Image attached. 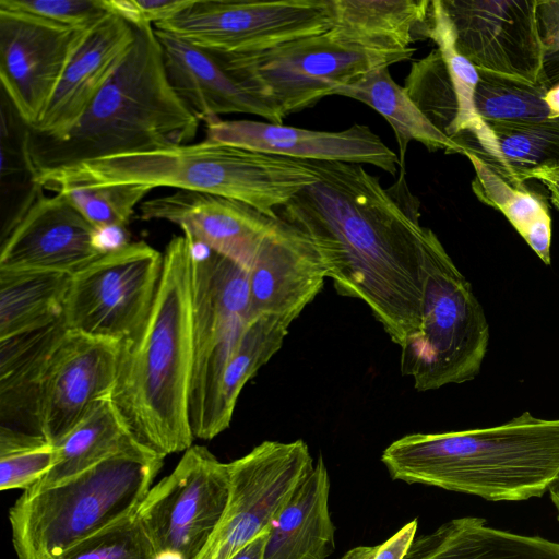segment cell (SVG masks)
<instances>
[{"label": "cell", "mask_w": 559, "mask_h": 559, "mask_svg": "<svg viewBox=\"0 0 559 559\" xmlns=\"http://www.w3.org/2000/svg\"><path fill=\"white\" fill-rule=\"evenodd\" d=\"M548 491L550 495V499L556 508L557 511V520L559 521V472L555 476V478L551 480Z\"/></svg>", "instance_id": "obj_45"}, {"label": "cell", "mask_w": 559, "mask_h": 559, "mask_svg": "<svg viewBox=\"0 0 559 559\" xmlns=\"http://www.w3.org/2000/svg\"><path fill=\"white\" fill-rule=\"evenodd\" d=\"M56 461L55 445L43 436L0 427V489H29Z\"/></svg>", "instance_id": "obj_35"}, {"label": "cell", "mask_w": 559, "mask_h": 559, "mask_svg": "<svg viewBox=\"0 0 559 559\" xmlns=\"http://www.w3.org/2000/svg\"><path fill=\"white\" fill-rule=\"evenodd\" d=\"M464 155L475 170L472 189L485 204L500 211L547 265L550 264L551 218L546 200L525 187L519 188L469 152Z\"/></svg>", "instance_id": "obj_30"}, {"label": "cell", "mask_w": 559, "mask_h": 559, "mask_svg": "<svg viewBox=\"0 0 559 559\" xmlns=\"http://www.w3.org/2000/svg\"><path fill=\"white\" fill-rule=\"evenodd\" d=\"M151 188L139 185L80 186L66 188L67 200L97 229L124 228Z\"/></svg>", "instance_id": "obj_37"}, {"label": "cell", "mask_w": 559, "mask_h": 559, "mask_svg": "<svg viewBox=\"0 0 559 559\" xmlns=\"http://www.w3.org/2000/svg\"><path fill=\"white\" fill-rule=\"evenodd\" d=\"M479 71L474 104L484 121L551 118L545 102L550 85Z\"/></svg>", "instance_id": "obj_33"}, {"label": "cell", "mask_w": 559, "mask_h": 559, "mask_svg": "<svg viewBox=\"0 0 559 559\" xmlns=\"http://www.w3.org/2000/svg\"><path fill=\"white\" fill-rule=\"evenodd\" d=\"M34 183L55 193L70 187L139 185L205 192L241 201L272 218L317 175L308 160L204 140L84 160L39 171Z\"/></svg>", "instance_id": "obj_5"}, {"label": "cell", "mask_w": 559, "mask_h": 559, "mask_svg": "<svg viewBox=\"0 0 559 559\" xmlns=\"http://www.w3.org/2000/svg\"><path fill=\"white\" fill-rule=\"evenodd\" d=\"M333 24V0H193L154 28L207 51L257 53Z\"/></svg>", "instance_id": "obj_10"}, {"label": "cell", "mask_w": 559, "mask_h": 559, "mask_svg": "<svg viewBox=\"0 0 559 559\" xmlns=\"http://www.w3.org/2000/svg\"><path fill=\"white\" fill-rule=\"evenodd\" d=\"M134 444L110 399L100 400L55 444L51 469L24 491L33 493L59 485Z\"/></svg>", "instance_id": "obj_28"}, {"label": "cell", "mask_w": 559, "mask_h": 559, "mask_svg": "<svg viewBox=\"0 0 559 559\" xmlns=\"http://www.w3.org/2000/svg\"><path fill=\"white\" fill-rule=\"evenodd\" d=\"M205 140L301 160L369 164L392 176L399 156L368 126L353 124L341 131H318L253 120L205 122Z\"/></svg>", "instance_id": "obj_18"}, {"label": "cell", "mask_w": 559, "mask_h": 559, "mask_svg": "<svg viewBox=\"0 0 559 559\" xmlns=\"http://www.w3.org/2000/svg\"><path fill=\"white\" fill-rule=\"evenodd\" d=\"M416 531L415 519L379 545L372 559H403L415 538Z\"/></svg>", "instance_id": "obj_41"}, {"label": "cell", "mask_w": 559, "mask_h": 559, "mask_svg": "<svg viewBox=\"0 0 559 559\" xmlns=\"http://www.w3.org/2000/svg\"><path fill=\"white\" fill-rule=\"evenodd\" d=\"M326 277L312 240L278 217L248 270L251 319L271 316L290 325Z\"/></svg>", "instance_id": "obj_19"}, {"label": "cell", "mask_w": 559, "mask_h": 559, "mask_svg": "<svg viewBox=\"0 0 559 559\" xmlns=\"http://www.w3.org/2000/svg\"><path fill=\"white\" fill-rule=\"evenodd\" d=\"M193 0H105L109 12L116 13L132 25H155L167 21Z\"/></svg>", "instance_id": "obj_39"}, {"label": "cell", "mask_w": 559, "mask_h": 559, "mask_svg": "<svg viewBox=\"0 0 559 559\" xmlns=\"http://www.w3.org/2000/svg\"><path fill=\"white\" fill-rule=\"evenodd\" d=\"M330 478L320 456L269 531L264 559H325L335 549Z\"/></svg>", "instance_id": "obj_25"}, {"label": "cell", "mask_w": 559, "mask_h": 559, "mask_svg": "<svg viewBox=\"0 0 559 559\" xmlns=\"http://www.w3.org/2000/svg\"><path fill=\"white\" fill-rule=\"evenodd\" d=\"M403 559H559V542L490 527L463 516L415 537Z\"/></svg>", "instance_id": "obj_26"}, {"label": "cell", "mask_w": 559, "mask_h": 559, "mask_svg": "<svg viewBox=\"0 0 559 559\" xmlns=\"http://www.w3.org/2000/svg\"><path fill=\"white\" fill-rule=\"evenodd\" d=\"M485 122L515 187L535 169L559 166V117Z\"/></svg>", "instance_id": "obj_31"}, {"label": "cell", "mask_w": 559, "mask_h": 559, "mask_svg": "<svg viewBox=\"0 0 559 559\" xmlns=\"http://www.w3.org/2000/svg\"><path fill=\"white\" fill-rule=\"evenodd\" d=\"M71 277L49 271H0V340L62 317Z\"/></svg>", "instance_id": "obj_29"}, {"label": "cell", "mask_w": 559, "mask_h": 559, "mask_svg": "<svg viewBox=\"0 0 559 559\" xmlns=\"http://www.w3.org/2000/svg\"><path fill=\"white\" fill-rule=\"evenodd\" d=\"M67 331L62 316L0 340L1 427L41 436L37 423L38 384L50 352Z\"/></svg>", "instance_id": "obj_24"}, {"label": "cell", "mask_w": 559, "mask_h": 559, "mask_svg": "<svg viewBox=\"0 0 559 559\" xmlns=\"http://www.w3.org/2000/svg\"><path fill=\"white\" fill-rule=\"evenodd\" d=\"M169 81L200 121L227 114H249L281 124L276 106L226 70L207 50L156 31Z\"/></svg>", "instance_id": "obj_22"}, {"label": "cell", "mask_w": 559, "mask_h": 559, "mask_svg": "<svg viewBox=\"0 0 559 559\" xmlns=\"http://www.w3.org/2000/svg\"><path fill=\"white\" fill-rule=\"evenodd\" d=\"M229 495L228 463L205 447L187 449L136 509L159 559H199L222 523Z\"/></svg>", "instance_id": "obj_12"}, {"label": "cell", "mask_w": 559, "mask_h": 559, "mask_svg": "<svg viewBox=\"0 0 559 559\" xmlns=\"http://www.w3.org/2000/svg\"><path fill=\"white\" fill-rule=\"evenodd\" d=\"M192 254L193 241L185 234L167 243L148 316L119 344L109 397L130 437L162 457L185 452L194 439L189 420Z\"/></svg>", "instance_id": "obj_2"}, {"label": "cell", "mask_w": 559, "mask_h": 559, "mask_svg": "<svg viewBox=\"0 0 559 559\" xmlns=\"http://www.w3.org/2000/svg\"><path fill=\"white\" fill-rule=\"evenodd\" d=\"M545 102L547 103L550 111L551 118L559 117V83L550 86L545 95Z\"/></svg>", "instance_id": "obj_44"}, {"label": "cell", "mask_w": 559, "mask_h": 559, "mask_svg": "<svg viewBox=\"0 0 559 559\" xmlns=\"http://www.w3.org/2000/svg\"><path fill=\"white\" fill-rule=\"evenodd\" d=\"M222 66L285 118L335 95L368 71L406 61L335 38L330 31L257 53L211 51Z\"/></svg>", "instance_id": "obj_9"}, {"label": "cell", "mask_w": 559, "mask_h": 559, "mask_svg": "<svg viewBox=\"0 0 559 559\" xmlns=\"http://www.w3.org/2000/svg\"><path fill=\"white\" fill-rule=\"evenodd\" d=\"M105 252L98 229L62 193L33 194L9 224L0 271H49L74 275Z\"/></svg>", "instance_id": "obj_16"}, {"label": "cell", "mask_w": 559, "mask_h": 559, "mask_svg": "<svg viewBox=\"0 0 559 559\" xmlns=\"http://www.w3.org/2000/svg\"><path fill=\"white\" fill-rule=\"evenodd\" d=\"M122 62L64 135L50 138L25 127L31 173L129 153L190 143L200 120L173 87L153 25H135Z\"/></svg>", "instance_id": "obj_3"}, {"label": "cell", "mask_w": 559, "mask_h": 559, "mask_svg": "<svg viewBox=\"0 0 559 559\" xmlns=\"http://www.w3.org/2000/svg\"><path fill=\"white\" fill-rule=\"evenodd\" d=\"M532 179L542 182L549 192L551 203L559 211V166L535 169L524 176L523 182Z\"/></svg>", "instance_id": "obj_42"}, {"label": "cell", "mask_w": 559, "mask_h": 559, "mask_svg": "<svg viewBox=\"0 0 559 559\" xmlns=\"http://www.w3.org/2000/svg\"><path fill=\"white\" fill-rule=\"evenodd\" d=\"M308 163L317 180L277 216L312 240L338 294L364 301L402 346L419 330L426 280L448 252L420 225L405 170L384 188L359 164Z\"/></svg>", "instance_id": "obj_1"}, {"label": "cell", "mask_w": 559, "mask_h": 559, "mask_svg": "<svg viewBox=\"0 0 559 559\" xmlns=\"http://www.w3.org/2000/svg\"><path fill=\"white\" fill-rule=\"evenodd\" d=\"M378 546H358L348 550L341 559H372Z\"/></svg>", "instance_id": "obj_43"}, {"label": "cell", "mask_w": 559, "mask_h": 559, "mask_svg": "<svg viewBox=\"0 0 559 559\" xmlns=\"http://www.w3.org/2000/svg\"><path fill=\"white\" fill-rule=\"evenodd\" d=\"M405 91L445 135L454 140L457 100L443 59L436 48L414 62L405 80Z\"/></svg>", "instance_id": "obj_34"}, {"label": "cell", "mask_w": 559, "mask_h": 559, "mask_svg": "<svg viewBox=\"0 0 559 559\" xmlns=\"http://www.w3.org/2000/svg\"><path fill=\"white\" fill-rule=\"evenodd\" d=\"M335 95L368 105L389 122L399 146V170H405V157L411 141L421 143L429 151L464 153L463 146L440 131L405 88L394 82L389 67L368 71L355 82L338 88Z\"/></svg>", "instance_id": "obj_27"}, {"label": "cell", "mask_w": 559, "mask_h": 559, "mask_svg": "<svg viewBox=\"0 0 559 559\" xmlns=\"http://www.w3.org/2000/svg\"><path fill=\"white\" fill-rule=\"evenodd\" d=\"M381 461L394 480L490 501L543 496L559 472V419L528 412L490 428L406 435Z\"/></svg>", "instance_id": "obj_4"}, {"label": "cell", "mask_w": 559, "mask_h": 559, "mask_svg": "<svg viewBox=\"0 0 559 559\" xmlns=\"http://www.w3.org/2000/svg\"><path fill=\"white\" fill-rule=\"evenodd\" d=\"M135 36V25L112 12L90 26L73 49L41 117L31 129L60 138L73 128L116 72Z\"/></svg>", "instance_id": "obj_21"}, {"label": "cell", "mask_w": 559, "mask_h": 559, "mask_svg": "<svg viewBox=\"0 0 559 559\" xmlns=\"http://www.w3.org/2000/svg\"><path fill=\"white\" fill-rule=\"evenodd\" d=\"M164 459L134 444L59 485L24 491L9 511L16 558L56 559L134 512Z\"/></svg>", "instance_id": "obj_6"}, {"label": "cell", "mask_w": 559, "mask_h": 559, "mask_svg": "<svg viewBox=\"0 0 559 559\" xmlns=\"http://www.w3.org/2000/svg\"><path fill=\"white\" fill-rule=\"evenodd\" d=\"M85 29L0 7V80L20 120L33 128Z\"/></svg>", "instance_id": "obj_15"}, {"label": "cell", "mask_w": 559, "mask_h": 559, "mask_svg": "<svg viewBox=\"0 0 559 559\" xmlns=\"http://www.w3.org/2000/svg\"><path fill=\"white\" fill-rule=\"evenodd\" d=\"M489 343V325L469 282L450 255L429 273L419 330L401 346V372L419 392L473 380Z\"/></svg>", "instance_id": "obj_8"}, {"label": "cell", "mask_w": 559, "mask_h": 559, "mask_svg": "<svg viewBox=\"0 0 559 559\" xmlns=\"http://www.w3.org/2000/svg\"><path fill=\"white\" fill-rule=\"evenodd\" d=\"M288 328L289 324L271 316H259L248 322L222 382V416L228 427L245 384L281 349Z\"/></svg>", "instance_id": "obj_32"}, {"label": "cell", "mask_w": 559, "mask_h": 559, "mask_svg": "<svg viewBox=\"0 0 559 559\" xmlns=\"http://www.w3.org/2000/svg\"><path fill=\"white\" fill-rule=\"evenodd\" d=\"M119 344L67 331L50 352L38 384L37 423L59 442L100 400L110 397Z\"/></svg>", "instance_id": "obj_17"}, {"label": "cell", "mask_w": 559, "mask_h": 559, "mask_svg": "<svg viewBox=\"0 0 559 559\" xmlns=\"http://www.w3.org/2000/svg\"><path fill=\"white\" fill-rule=\"evenodd\" d=\"M314 463L302 440L263 441L228 463L230 495L222 523L199 559H229L269 532Z\"/></svg>", "instance_id": "obj_13"}, {"label": "cell", "mask_w": 559, "mask_h": 559, "mask_svg": "<svg viewBox=\"0 0 559 559\" xmlns=\"http://www.w3.org/2000/svg\"><path fill=\"white\" fill-rule=\"evenodd\" d=\"M537 20L544 47V71L552 86L559 83V0H538Z\"/></svg>", "instance_id": "obj_40"}, {"label": "cell", "mask_w": 559, "mask_h": 559, "mask_svg": "<svg viewBox=\"0 0 559 559\" xmlns=\"http://www.w3.org/2000/svg\"><path fill=\"white\" fill-rule=\"evenodd\" d=\"M429 0H333L337 39L409 60L411 45L427 39Z\"/></svg>", "instance_id": "obj_23"}, {"label": "cell", "mask_w": 559, "mask_h": 559, "mask_svg": "<svg viewBox=\"0 0 559 559\" xmlns=\"http://www.w3.org/2000/svg\"><path fill=\"white\" fill-rule=\"evenodd\" d=\"M456 50L476 69L526 81L547 82L538 0H441Z\"/></svg>", "instance_id": "obj_14"}, {"label": "cell", "mask_w": 559, "mask_h": 559, "mask_svg": "<svg viewBox=\"0 0 559 559\" xmlns=\"http://www.w3.org/2000/svg\"><path fill=\"white\" fill-rule=\"evenodd\" d=\"M192 368L189 420L194 438L211 440L228 426L221 408L226 367L251 319L248 270L193 242Z\"/></svg>", "instance_id": "obj_7"}, {"label": "cell", "mask_w": 559, "mask_h": 559, "mask_svg": "<svg viewBox=\"0 0 559 559\" xmlns=\"http://www.w3.org/2000/svg\"><path fill=\"white\" fill-rule=\"evenodd\" d=\"M56 559H159L136 510L81 539Z\"/></svg>", "instance_id": "obj_36"}, {"label": "cell", "mask_w": 559, "mask_h": 559, "mask_svg": "<svg viewBox=\"0 0 559 559\" xmlns=\"http://www.w3.org/2000/svg\"><path fill=\"white\" fill-rule=\"evenodd\" d=\"M139 210L142 219L170 222L194 243L207 247L246 270L278 219L238 200L189 190L145 200Z\"/></svg>", "instance_id": "obj_20"}, {"label": "cell", "mask_w": 559, "mask_h": 559, "mask_svg": "<svg viewBox=\"0 0 559 559\" xmlns=\"http://www.w3.org/2000/svg\"><path fill=\"white\" fill-rule=\"evenodd\" d=\"M163 260L148 243L128 242L72 275L63 310L68 330L115 343L132 337L152 308Z\"/></svg>", "instance_id": "obj_11"}, {"label": "cell", "mask_w": 559, "mask_h": 559, "mask_svg": "<svg viewBox=\"0 0 559 559\" xmlns=\"http://www.w3.org/2000/svg\"><path fill=\"white\" fill-rule=\"evenodd\" d=\"M0 7L78 29L88 28L109 12L105 0H1Z\"/></svg>", "instance_id": "obj_38"}]
</instances>
